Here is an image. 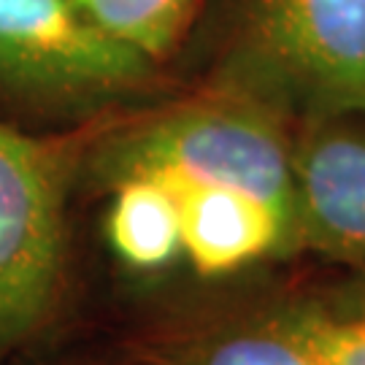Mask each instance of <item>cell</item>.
<instances>
[{
	"label": "cell",
	"instance_id": "6da1fadb",
	"mask_svg": "<svg viewBox=\"0 0 365 365\" xmlns=\"http://www.w3.org/2000/svg\"><path fill=\"white\" fill-rule=\"evenodd\" d=\"M103 168L111 182L149 173L170 184L225 187L257 197L295 233L292 144L268 106L225 98L173 108L108 146Z\"/></svg>",
	"mask_w": 365,
	"mask_h": 365
},
{
	"label": "cell",
	"instance_id": "7a4b0ae2",
	"mask_svg": "<svg viewBox=\"0 0 365 365\" xmlns=\"http://www.w3.org/2000/svg\"><path fill=\"white\" fill-rule=\"evenodd\" d=\"M241 73L306 122L365 114V0H247Z\"/></svg>",
	"mask_w": 365,
	"mask_h": 365
},
{
	"label": "cell",
	"instance_id": "3957f363",
	"mask_svg": "<svg viewBox=\"0 0 365 365\" xmlns=\"http://www.w3.org/2000/svg\"><path fill=\"white\" fill-rule=\"evenodd\" d=\"M66 157L0 122V354L52 309L63 276Z\"/></svg>",
	"mask_w": 365,
	"mask_h": 365
},
{
	"label": "cell",
	"instance_id": "277c9868",
	"mask_svg": "<svg viewBox=\"0 0 365 365\" xmlns=\"http://www.w3.org/2000/svg\"><path fill=\"white\" fill-rule=\"evenodd\" d=\"M152 63L119 46L73 0H0V84L60 106L103 103L149 78Z\"/></svg>",
	"mask_w": 365,
	"mask_h": 365
},
{
	"label": "cell",
	"instance_id": "5b68a950",
	"mask_svg": "<svg viewBox=\"0 0 365 365\" xmlns=\"http://www.w3.org/2000/svg\"><path fill=\"white\" fill-rule=\"evenodd\" d=\"M295 249L365 262V114L309 119L292 144Z\"/></svg>",
	"mask_w": 365,
	"mask_h": 365
},
{
	"label": "cell",
	"instance_id": "8992f818",
	"mask_svg": "<svg viewBox=\"0 0 365 365\" xmlns=\"http://www.w3.org/2000/svg\"><path fill=\"white\" fill-rule=\"evenodd\" d=\"M170 187L179 200L182 255L200 276L235 274L262 257L295 249L292 227L257 197L206 184Z\"/></svg>",
	"mask_w": 365,
	"mask_h": 365
},
{
	"label": "cell",
	"instance_id": "52a82bcc",
	"mask_svg": "<svg viewBox=\"0 0 365 365\" xmlns=\"http://www.w3.org/2000/svg\"><path fill=\"white\" fill-rule=\"evenodd\" d=\"M106 230L114 252L130 268L157 271L173 262L182 255V220L173 187L149 173L114 179Z\"/></svg>",
	"mask_w": 365,
	"mask_h": 365
},
{
	"label": "cell",
	"instance_id": "ba28073f",
	"mask_svg": "<svg viewBox=\"0 0 365 365\" xmlns=\"http://www.w3.org/2000/svg\"><path fill=\"white\" fill-rule=\"evenodd\" d=\"M200 0H73L78 14L119 46L163 60L184 38Z\"/></svg>",
	"mask_w": 365,
	"mask_h": 365
},
{
	"label": "cell",
	"instance_id": "9c48e42d",
	"mask_svg": "<svg viewBox=\"0 0 365 365\" xmlns=\"http://www.w3.org/2000/svg\"><path fill=\"white\" fill-rule=\"evenodd\" d=\"M182 365H325L314 346L279 312L271 319L241 322L209 333Z\"/></svg>",
	"mask_w": 365,
	"mask_h": 365
},
{
	"label": "cell",
	"instance_id": "30bf717a",
	"mask_svg": "<svg viewBox=\"0 0 365 365\" xmlns=\"http://www.w3.org/2000/svg\"><path fill=\"white\" fill-rule=\"evenodd\" d=\"M282 314L325 365H365V306L354 303L349 312L295 306Z\"/></svg>",
	"mask_w": 365,
	"mask_h": 365
},
{
	"label": "cell",
	"instance_id": "8fae6325",
	"mask_svg": "<svg viewBox=\"0 0 365 365\" xmlns=\"http://www.w3.org/2000/svg\"><path fill=\"white\" fill-rule=\"evenodd\" d=\"M354 303H360V306H365V282L360 284V289H357V300Z\"/></svg>",
	"mask_w": 365,
	"mask_h": 365
}]
</instances>
